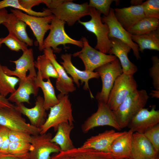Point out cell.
Returning a JSON list of instances; mask_svg holds the SVG:
<instances>
[{
	"label": "cell",
	"instance_id": "1",
	"mask_svg": "<svg viewBox=\"0 0 159 159\" xmlns=\"http://www.w3.org/2000/svg\"><path fill=\"white\" fill-rule=\"evenodd\" d=\"M149 97L146 90H137L130 94L113 111L121 129L127 127L132 118L144 108Z\"/></svg>",
	"mask_w": 159,
	"mask_h": 159
},
{
	"label": "cell",
	"instance_id": "2",
	"mask_svg": "<svg viewBox=\"0 0 159 159\" xmlns=\"http://www.w3.org/2000/svg\"><path fill=\"white\" fill-rule=\"evenodd\" d=\"M57 97L59 102L50 108L49 113L45 122L39 128V134L47 133L52 128L55 132H57L59 125L62 123H67L73 125L75 121L68 95L60 93Z\"/></svg>",
	"mask_w": 159,
	"mask_h": 159
},
{
	"label": "cell",
	"instance_id": "3",
	"mask_svg": "<svg viewBox=\"0 0 159 159\" xmlns=\"http://www.w3.org/2000/svg\"><path fill=\"white\" fill-rule=\"evenodd\" d=\"M90 15L91 19L87 21H79L88 31L96 36L97 43L95 49L107 54L111 50V41L108 36L109 29L107 25L101 20V13L94 8L90 7Z\"/></svg>",
	"mask_w": 159,
	"mask_h": 159
},
{
	"label": "cell",
	"instance_id": "4",
	"mask_svg": "<svg viewBox=\"0 0 159 159\" xmlns=\"http://www.w3.org/2000/svg\"><path fill=\"white\" fill-rule=\"evenodd\" d=\"M138 85L133 75L122 73L116 79L110 93L107 104L112 111L130 93L137 90Z\"/></svg>",
	"mask_w": 159,
	"mask_h": 159
},
{
	"label": "cell",
	"instance_id": "5",
	"mask_svg": "<svg viewBox=\"0 0 159 159\" xmlns=\"http://www.w3.org/2000/svg\"><path fill=\"white\" fill-rule=\"evenodd\" d=\"M65 23L54 15L51 22L49 33L44 41L43 50L47 48H52L53 52L59 53L62 50L57 47L59 45L65 46L71 44L80 47H83L81 39L77 40L72 39L66 33L64 28Z\"/></svg>",
	"mask_w": 159,
	"mask_h": 159
},
{
	"label": "cell",
	"instance_id": "6",
	"mask_svg": "<svg viewBox=\"0 0 159 159\" xmlns=\"http://www.w3.org/2000/svg\"><path fill=\"white\" fill-rule=\"evenodd\" d=\"M101 77L102 87L95 98L98 101L107 104L109 95L116 78L123 73L121 64L117 58L114 61L105 64L95 69Z\"/></svg>",
	"mask_w": 159,
	"mask_h": 159
},
{
	"label": "cell",
	"instance_id": "7",
	"mask_svg": "<svg viewBox=\"0 0 159 159\" xmlns=\"http://www.w3.org/2000/svg\"><path fill=\"white\" fill-rule=\"evenodd\" d=\"M81 39L83 44L82 49L74 53L72 55L81 59L84 65L85 70L93 72L97 68L117 58L114 55L105 54L94 48L90 45L85 37H82Z\"/></svg>",
	"mask_w": 159,
	"mask_h": 159
},
{
	"label": "cell",
	"instance_id": "8",
	"mask_svg": "<svg viewBox=\"0 0 159 159\" xmlns=\"http://www.w3.org/2000/svg\"><path fill=\"white\" fill-rule=\"evenodd\" d=\"M15 105L0 109V125L12 130L19 131L32 135L39 134L40 128L27 123Z\"/></svg>",
	"mask_w": 159,
	"mask_h": 159
},
{
	"label": "cell",
	"instance_id": "9",
	"mask_svg": "<svg viewBox=\"0 0 159 159\" xmlns=\"http://www.w3.org/2000/svg\"><path fill=\"white\" fill-rule=\"evenodd\" d=\"M72 1L65 0L56 8L50 9L52 14L66 22L69 26H73L81 18L90 14V6L87 2L79 4Z\"/></svg>",
	"mask_w": 159,
	"mask_h": 159
},
{
	"label": "cell",
	"instance_id": "10",
	"mask_svg": "<svg viewBox=\"0 0 159 159\" xmlns=\"http://www.w3.org/2000/svg\"><path fill=\"white\" fill-rule=\"evenodd\" d=\"M11 13L18 19L24 22L32 30L38 42L39 49L43 50L44 37L45 33L50 30L51 22L54 16L52 14L45 17H38L28 15L16 9H10Z\"/></svg>",
	"mask_w": 159,
	"mask_h": 159
},
{
	"label": "cell",
	"instance_id": "11",
	"mask_svg": "<svg viewBox=\"0 0 159 159\" xmlns=\"http://www.w3.org/2000/svg\"><path fill=\"white\" fill-rule=\"evenodd\" d=\"M97 111L89 117L82 125L81 129L84 133H87L91 129L100 126L107 125L120 131L121 130L113 111L107 104L98 101Z\"/></svg>",
	"mask_w": 159,
	"mask_h": 159
},
{
	"label": "cell",
	"instance_id": "12",
	"mask_svg": "<svg viewBox=\"0 0 159 159\" xmlns=\"http://www.w3.org/2000/svg\"><path fill=\"white\" fill-rule=\"evenodd\" d=\"M52 134L47 132L32 135L29 155L30 159H50V154L61 151L60 147L52 142Z\"/></svg>",
	"mask_w": 159,
	"mask_h": 159
},
{
	"label": "cell",
	"instance_id": "13",
	"mask_svg": "<svg viewBox=\"0 0 159 159\" xmlns=\"http://www.w3.org/2000/svg\"><path fill=\"white\" fill-rule=\"evenodd\" d=\"M101 20L108 27L109 38H116L126 44L132 49L136 59H138L140 58L138 45L132 40L131 34L126 30L117 19L114 9L110 8L108 15L103 16Z\"/></svg>",
	"mask_w": 159,
	"mask_h": 159
},
{
	"label": "cell",
	"instance_id": "14",
	"mask_svg": "<svg viewBox=\"0 0 159 159\" xmlns=\"http://www.w3.org/2000/svg\"><path fill=\"white\" fill-rule=\"evenodd\" d=\"M159 123V110L153 106L150 110L144 108L130 120L127 127L133 132L143 134Z\"/></svg>",
	"mask_w": 159,
	"mask_h": 159
},
{
	"label": "cell",
	"instance_id": "15",
	"mask_svg": "<svg viewBox=\"0 0 159 159\" xmlns=\"http://www.w3.org/2000/svg\"><path fill=\"white\" fill-rule=\"evenodd\" d=\"M23 52L22 54L19 59L10 61L16 65L14 70H11L6 66L2 65L4 72L9 76H15L19 79H24L27 77L26 72L29 71V74L36 77L37 73L34 66L33 49L32 48L28 49Z\"/></svg>",
	"mask_w": 159,
	"mask_h": 159
},
{
	"label": "cell",
	"instance_id": "16",
	"mask_svg": "<svg viewBox=\"0 0 159 159\" xmlns=\"http://www.w3.org/2000/svg\"><path fill=\"white\" fill-rule=\"evenodd\" d=\"M72 54L70 53L62 54L61 57L63 62H60V63L64 68L66 72L71 76L73 82L75 83L78 87L80 86V84L79 82V80L81 81L82 85L84 82L85 83L83 89L85 90H89L91 98H93L89 89L88 82L92 78H99L100 77L99 74L96 72L81 71L78 69L74 66L72 62Z\"/></svg>",
	"mask_w": 159,
	"mask_h": 159
},
{
	"label": "cell",
	"instance_id": "17",
	"mask_svg": "<svg viewBox=\"0 0 159 159\" xmlns=\"http://www.w3.org/2000/svg\"><path fill=\"white\" fill-rule=\"evenodd\" d=\"M44 54L51 61L55 69L58 76L56 82L57 89L63 95H68L76 90L72 78L68 76L63 67L59 64L56 60V57L51 48L43 49Z\"/></svg>",
	"mask_w": 159,
	"mask_h": 159
},
{
	"label": "cell",
	"instance_id": "18",
	"mask_svg": "<svg viewBox=\"0 0 159 159\" xmlns=\"http://www.w3.org/2000/svg\"><path fill=\"white\" fill-rule=\"evenodd\" d=\"M50 159H115L111 153L92 148H75L55 153Z\"/></svg>",
	"mask_w": 159,
	"mask_h": 159
},
{
	"label": "cell",
	"instance_id": "19",
	"mask_svg": "<svg viewBox=\"0 0 159 159\" xmlns=\"http://www.w3.org/2000/svg\"><path fill=\"white\" fill-rule=\"evenodd\" d=\"M111 41V50L109 54L115 56L119 59L123 73L133 75L138 70L137 66L128 58V53L131 48L118 39L110 38Z\"/></svg>",
	"mask_w": 159,
	"mask_h": 159
},
{
	"label": "cell",
	"instance_id": "20",
	"mask_svg": "<svg viewBox=\"0 0 159 159\" xmlns=\"http://www.w3.org/2000/svg\"><path fill=\"white\" fill-rule=\"evenodd\" d=\"M126 132H117L113 130H105L87 139L80 148H92L110 153L111 145L113 141Z\"/></svg>",
	"mask_w": 159,
	"mask_h": 159
},
{
	"label": "cell",
	"instance_id": "21",
	"mask_svg": "<svg viewBox=\"0 0 159 159\" xmlns=\"http://www.w3.org/2000/svg\"><path fill=\"white\" fill-rule=\"evenodd\" d=\"M158 155L143 134L133 133L131 145L132 159H149L157 157Z\"/></svg>",
	"mask_w": 159,
	"mask_h": 159
},
{
	"label": "cell",
	"instance_id": "22",
	"mask_svg": "<svg viewBox=\"0 0 159 159\" xmlns=\"http://www.w3.org/2000/svg\"><path fill=\"white\" fill-rule=\"evenodd\" d=\"M44 103V98L39 95L37 97L35 105L33 107L27 108L23 103L16 105L15 106L22 114L27 117L31 125L40 128L44 124L47 118V114Z\"/></svg>",
	"mask_w": 159,
	"mask_h": 159
},
{
	"label": "cell",
	"instance_id": "23",
	"mask_svg": "<svg viewBox=\"0 0 159 159\" xmlns=\"http://www.w3.org/2000/svg\"><path fill=\"white\" fill-rule=\"evenodd\" d=\"M115 16L118 21L127 31L139 20L145 17L142 4L127 7L114 9Z\"/></svg>",
	"mask_w": 159,
	"mask_h": 159
},
{
	"label": "cell",
	"instance_id": "24",
	"mask_svg": "<svg viewBox=\"0 0 159 159\" xmlns=\"http://www.w3.org/2000/svg\"><path fill=\"white\" fill-rule=\"evenodd\" d=\"M34 77L29 74L24 79H19L18 88L11 94L8 99L9 102L15 103L16 105L26 102L30 104V95L37 96L39 88L36 87L34 83Z\"/></svg>",
	"mask_w": 159,
	"mask_h": 159
},
{
	"label": "cell",
	"instance_id": "25",
	"mask_svg": "<svg viewBox=\"0 0 159 159\" xmlns=\"http://www.w3.org/2000/svg\"><path fill=\"white\" fill-rule=\"evenodd\" d=\"M133 133L130 129L113 141L111 145L110 153L115 159H132L131 145Z\"/></svg>",
	"mask_w": 159,
	"mask_h": 159
},
{
	"label": "cell",
	"instance_id": "26",
	"mask_svg": "<svg viewBox=\"0 0 159 159\" xmlns=\"http://www.w3.org/2000/svg\"><path fill=\"white\" fill-rule=\"evenodd\" d=\"M2 24L6 27L9 33L15 36L28 46H33V39L29 37L26 31L27 25L14 14L11 13H9L7 21Z\"/></svg>",
	"mask_w": 159,
	"mask_h": 159
},
{
	"label": "cell",
	"instance_id": "27",
	"mask_svg": "<svg viewBox=\"0 0 159 159\" xmlns=\"http://www.w3.org/2000/svg\"><path fill=\"white\" fill-rule=\"evenodd\" d=\"M34 83L37 88H41L44 95V106L46 110L50 109L59 102L56 97L54 88L51 83L50 79L44 82L42 79L39 70L37 73V76L34 78Z\"/></svg>",
	"mask_w": 159,
	"mask_h": 159
},
{
	"label": "cell",
	"instance_id": "28",
	"mask_svg": "<svg viewBox=\"0 0 159 159\" xmlns=\"http://www.w3.org/2000/svg\"><path fill=\"white\" fill-rule=\"evenodd\" d=\"M131 39L141 52L145 49L159 51V28L142 35L131 34Z\"/></svg>",
	"mask_w": 159,
	"mask_h": 159
},
{
	"label": "cell",
	"instance_id": "29",
	"mask_svg": "<svg viewBox=\"0 0 159 159\" xmlns=\"http://www.w3.org/2000/svg\"><path fill=\"white\" fill-rule=\"evenodd\" d=\"M73 125L64 122L60 124L55 136L51 140L52 142L57 145L62 151H66L75 148L70 138V133Z\"/></svg>",
	"mask_w": 159,
	"mask_h": 159
},
{
	"label": "cell",
	"instance_id": "30",
	"mask_svg": "<svg viewBox=\"0 0 159 159\" xmlns=\"http://www.w3.org/2000/svg\"><path fill=\"white\" fill-rule=\"evenodd\" d=\"M159 28V19L145 17L127 31L131 34L140 35Z\"/></svg>",
	"mask_w": 159,
	"mask_h": 159
},
{
	"label": "cell",
	"instance_id": "31",
	"mask_svg": "<svg viewBox=\"0 0 159 159\" xmlns=\"http://www.w3.org/2000/svg\"><path fill=\"white\" fill-rule=\"evenodd\" d=\"M34 66L40 72L42 79L47 80L50 77L57 78V72L50 60L44 54L39 56Z\"/></svg>",
	"mask_w": 159,
	"mask_h": 159
},
{
	"label": "cell",
	"instance_id": "32",
	"mask_svg": "<svg viewBox=\"0 0 159 159\" xmlns=\"http://www.w3.org/2000/svg\"><path fill=\"white\" fill-rule=\"evenodd\" d=\"M19 79L15 77L9 76L4 72L2 65L0 64V95L6 97L9 93L16 91L15 87Z\"/></svg>",
	"mask_w": 159,
	"mask_h": 159
},
{
	"label": "cell",
	"instance_id": "33",
	"mask_svg": "<svg viewBox=\"0 0 159 159\" xmlns=\"http://www.w3.org/2000/svg\"><path fill=\"white\" fill-rule=\"evenodd\" d=\"M8 7H12L21 11H23L28 15L35 16L45 17L52 14L50 9L48 8L43 9V10L42 12L26 9L19 3L18 0H4L0 1V9Z\"/></svg>",
	"mask_w": 159,
	"mask_h": 159
},
{
	"label": "cell",
	"instance_id": "34",
	"mask_svg": "<svg viewBox=\"0 0 159 159\" xmlns=\"http://www.w3.org/2000/svg\"><path fill=\"white\" fill-rule=\"evenodd\" d=\"M3 44H5L11 50L18 52L22 51L28 49V46L14 34L9 33L5 37L0 38V47Z\"/></svg>",
	"mask_w": 159,
	"mask_h": 159
},
{
	"label": "cell",
	"instance_id": "35",
	"mask_svg": "<svg viewBox=\"0 0 159 159\" xmlns=\"http://www.w3.org/2000/svg\"><path fill=\"white\" fill-rule=\"evenodd\" d=\"M142 5L145 17L159 19V0H148Z\"/></svg>",
	"mask_w": 159,
	"mask_h": 159
},
{
	"label": "cell",
	"instance_id": "36",
	"mask_svg": "<svg viewBox=\"0 0 159 159\" xmlns=\"http://www.w3.org/2000/svg\"><path fill=\"white\" fill-rule=\"evenodd\" d=\"M31 146V143H28L10 142L8 153L17 155H26L29 153Z\"/></svg>",
	"mask_w": 159,
	"mask_h": 159
},
{
	"label": "cell",
	"instance_id": "37",
	"mask_svg": "<svg viewBox=\"0 0 159 159\" xmlns=\"http://www.w3.org/2000/svg\"><path fill=\"white\" fill-rule=\"evenodd\" d=\"M152 66L149 69V75L152 80L153 85L155 90L159 91V59L158 55L151 58Z\"/></svg>",
	"mask_w": 159,
	"mask_h": 159
},
{
	"label": "cell",
	"instance_id": "38",
	"mask_svg": "<svg viewBox=\"0 0 159 159\" xmlns=\"http://www.w3.org/2000/svg\"><path fill=\"white\" fill-rule=\"evenodd\" d=\"M113 0H90L88 4L90 7L94 8L99 11L104 16L108 15L110 9V6Z\"/></svg>",
	"mask_w": 159,
	"mask_h": 159
},
{
	"label": "cell",
	"instance_id": "39",
	"mask_svg": "<svg viewBox=\"0 0 159 159\" xmlns=\"http://www.w3.org/2000/svg\"><path fill=\"white\" fill-rule=\"evenodd\" d=\"M144 135L151 143L156 152H159V124L148 130Z\"/></svg>",
	"mask_w": 159,
	"mask_h": 159
},
{
	"label": "cell",
	"instance_id": "40",
	"mask_svg": "<svg viewBox=\"0 0 159 159\" xmlns=\"http://www.w3.org/2000/svg\"><path fill=\"white\" fill-rule=\"evenodd\" d=\"M9 138L10 142H23L31 143L32 135L23 132L9 130Z\"/></svg>",
	"mask_w": 159,
	"mask_h": 159
},
{
	"label": "cell",
	"instance_id": "41",
	"mask_svg": "<svg viewBox=\"0 0 159 159\" xmlns=\"http://www.w3.org/2000/svg\"><path fill=\"white\" fill-rule=\"evenodd\" d=\"M9 130L7 127L0 125V135L2 140V145L0 153L7 154L10 141L9 138Z\"/></svg>",
	"mask_w": 159,
	"mask_h": 159
},
{
	"label": "cell",
	"instance_id": "42",
	"mask_svg": "<svg viewBox=\"0 0 159 159\" xmlns=\"http://www.w3.org/2000/svg\"><path fill=\"white\" fill-rule=\"evenodd\" d=\"M19 3L25 8L32 10V8L40 4H44V0H19Z\"/></svg>",
	"mask_w": 159,
	"mask_h": 159
},
{
	"label": "cell",
	"instance_id": "43",
	"mask_svg": "<svg viewBox=\"0 0 159 159\" xmlns=\"http://www.w3.org/2000/svg\"><path fill=\"white\" fill-rule=\"evenodd\" d=\"M0 159H30V158L29 153L24 155H17L0 153Z\"/></svg>",
	"mask_w": 159,
	"mask_h": 159
},
{
	"label": "cell",
	"instance_id": "44",
	"mask_svg": "<svg viewBox=\"0 0 159 159\" xmlns=\"http://www.w3.org/2000/svg\"><path fill=\"white\" fill-rule=\"evenodd\" d=\"M64 0H44V4L49 9L57 8L58 6L63 2Z\"/></svg>",
	"mask_w": 159,
	"mask_h": 159
},
{
	"label": "cell",
	"instance_id": "45",
	"mask_svg": "<svg viewBox=\"0 0 159 159\" xmlns=\"http://www.w3.org/2000/svg\"><path fill=\"white\" fill-rule=\"evenodd\" d=\"M143 2L142 0H131L130 3L131 6H136L141 5Z\"/></svg>",
	"mask_w": 159,
	"mask_h": 159
},
{
	"label": "cell",
	"instance_id": "46",
	"mask_svg": "<svg viewBox=\"0 0 159 159\" xmlns=\"http://www.w3.org/2000/svg\"><path fill=\"white\" fill-rule=\"evenodd\" d=\"M159 91L155 90L152 91L151 93L153 97L159 98Z\"/></svg>",
	"mask_w": 159,
	"mask_h": 159
},
{
	"label": "cell",
	"instance_id": "47",
	"mask_svg": "<svg viewBox=\"0 0 159 159\" xmlns=\"http://www.w3.org/2000/svg\"><path fill=\"white\" fill-rule=\"evenodd\" d=\"M2 145V140L1 136L0 135V150Z\"/></svg>",
	"mask_w": 159,
	"mask_h": 159
},
{
	"label": "cell",
	"instance_id": "48",
	"mask_svg": "<svg viewBox=\"0 0 159 159\" xmlns=\"http://www.w3.org/2000/svg\"><path fill=\"white\" fill-rule=\"evenodd\" d=\"M159 159V158L158 156L156 158H150V159Z\"/></svg>",
	"mask_w": 159,
	"mask_h": 159
},
{
	"label": "cell",
	"instance_id": "49",
	"mask_svg": "<svg viewBox=\"0 0 159 159\" xmlns=\"http://www.w3.org/2000/svg\"></svg>",
	"mask_w": 159,
	"mask_h": 159
}]
</instances>
